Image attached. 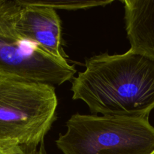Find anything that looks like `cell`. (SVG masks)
I'll return each instance as SVG.
<instances>
[{
    "label": "cell",
    "mask_w": 154,
    "mask_h": 154,
    "mask_svg": "<svg viewBox=\"0 0 154 154\" xmlns=\"http://www.w3.org/2000/svg\"><path fill=\"white\" fill-rule=\"evenodd\" d=\"M28 4L33 5L44 6L55 9L63 10H79L98 6H106L113 1H85V0H72V1H35V0H25Z\"/></svg>",
    "instance_id": "7"
},
{
    "label": "cell",
    "mask_w": 154,
    "mask_h": 154,
    "mask_svg": "<svg viewBox=\"0 0 154 154\" xmlns=\"http://www.w3.org/2000/svg\"><path fill=\"white\" fill-rule=\"evenodd\" d=\"M19 0H0V76L55 87L74 79L76 69L51 57L17 28Z\"/></svg>",
    "instance_id": "4"
},
{
    "label": "cell",
    "mask_w": 154,
    "mask_h": 154,
    "mask_svg": "<svg viewBox=\"0 0 154 154\" xmlns=\"http://www.w3.org/2000/svg\"><path fill=\"white\" fill-rule=\"evenodd\" d=\"M71 90L72 99L85 102L93 114L149 118L154 110V60L130 49L93 56Z\"/></svg>",
    "instance_id": "1"
},
{
    "label": "cell",
    "mask_w": 154,
    "mask_h": 154,
    "mask_svg": "<svg viewBox=\"0 0 154 154\" xmlns=\"http://www.w3.org/2000/svg\"><path fill=\"white\" fill-rule=\"evenodd\" d=\"M56 141L63 154H151L154 126L149 118L73 114Z\"/></svg>",
    "instance_id": "2"
},
{
    "label": "cell",
    "mask_w": 154,
    "mask_h": 154,
    "mask_svg": "<svg viewBox=\"0 0 154 154\" xmlns=\"http://www.w3.org/2000/svg\"><path fill=\"white\" fill-rule=\"evenodd\" d=\"M0 154H47L44 144L38 148H29L15 141H0Z\"/></svg>",
    "instance_id": "8"
},
{
    "label": "cell",
    "mask_w": 154,
    "mask_h": 154,
    "mask_svg": "<svg viewBox=\"0 0 154 154\" xmlns=\"http://www.w3.org/2000/svg\"><path fill=\"white\" fill-rule=\"evenodd\" d=\"M151 154H154V151H153V153H152Z\"/></svg>",
    "instance_id": "9"
},
{
    "label": "cell",
    "mask_w": 154,
    "mask_h": 154,
    "mask_svg": "<svg viewBox=\"0 0 154 154\" xmlns=\"http://www.w3.org/2000/svg\"><path fill=\"white\" fill-rule=\"evenodd\" d=\"M130 50L154 60V0H124Z\"/></svg>",
    "instance_id": "6"
},
{
    "label": "cell",
    "mask_w": 154,
    "mask_h": 154,
    "mask_svg": "<svg viewBox=\"0 0 154 154\" xmlns=\"http://www.w3.org/2000/svg\"><path fill=\"white\" fill-rule=\"evenodd\" d=\"M21 8L17 18V28L27 40L51 57L65 59L62 48V25L60 16L52 8L33 5L19 0Z\"/></svg>",
    "instance_id": "5"
},
{
    "label": "cell",
    "mask_w": 154,
    "mask_h": 154,
    "mask_svg": "<svg viewBox=\"0 0 154 154\" xmlns=\"http://www.w3.org/2000/svg\"><path fill=\"white\" fill-rule=\"evenodd\" d=\"M55 87L0 76V141L38 148L56 120Z\"/></svg>",
    "instance_id": "3"
}]
</instances>
